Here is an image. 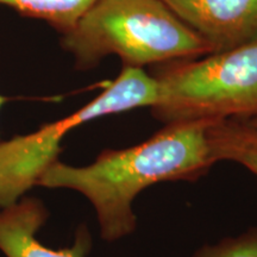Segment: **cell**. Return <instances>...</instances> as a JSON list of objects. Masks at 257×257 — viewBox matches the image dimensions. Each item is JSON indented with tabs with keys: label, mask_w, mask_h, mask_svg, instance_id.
<instances>
[{
	"label": "cell",
	"mask_w": 257,
	"mask_h": 257,
	"mask_svg": "<svg viewBox=\"0 0 257 257\" xmlns=\"http://www.w3.org/2000/svg\"><path fill=\"white\" fill-rule=\"evenodd\" d=\"M211 123L167 124L137 146L105 150L86 167L55 161L36 185L80 192L94 206L102 238L120 239L136 229L133 202L143 189L159 182L195 181L216 163L208 141Z\"/></svg>",
	"instance_id": "6da1fadb"
},
{
	"label": "cell",
	"mask_w": 257,
	"mask_h": 257,
	"mask_svg": "<svg viewBox=\"0 0 257 257\" xmlns=\"http://www.w3.org/2000/svg\"><path fill=\"white\" fill-rule=\"evenodd\" d=\"M62 46L80 68L117 55L125 67L187 61L211 48L162 0H96L69 31Z\"/></svg>",
	"instance_id": "7a4b0ae2"
},
{
	"label": "cell",
	"mask_w": 257,
	"mask_h": 257,
	"mask_svg": "<svg viewBox=\"0 0 257 257\" xmlns=\"http://www.w3.org/2000/svg\"><path fill=\"white\" fill-rule=\"evenodd\" d=\"M156 79L160 99L152 110L167 124L257 118V40L179 61Z\"/></svg>",
	"instance_id": "3957f363"
},
{
	"label": "cell",
	"mask_w": 257,
	"mask_h": 257,
	"mask_svg": "<svg viewBox=\"0 0 257 257\" xmlns=\"http://www.w3.org/2000/svg\"><path fill=\"white\" fill-rule=\"evenodd\" d=\"M212 53L257 40V0H162Z\"/></svg>",
	"instance_id": "277c9868"
},
{
	"label": "cell",
	"mask_w": 257,
	"mask_h": 257,
	"mask_svg": "<svg viewBox=\"0 0 257 257\" xmlns=\"http://www.w3.org/2000/svg\"><path fill=\"white\" fill-rule=\"evenodd\" d=\"M48 218L37 199H24L0 211V250L8 257H86L92 238L86 227H80L72 246L54 250L36 238V232Z\"/></svg>",
	"instance_id": "5b68a950"
},
{
	"label": "cell",
	"mask_w": 257,
	"mask_h": 257,
	"mask_svg": "<svg viewBox=\"0 0 257 257\" xmlns=\"http://www.w3.org/2000/svg\"><path fill=\"white\" fill-rule=\"evenodd\" d=\"M214 162L233 161L257 176V127L245 120H217L208 127Z\"/></svg>",
	"instance_id": "8992f818"
},
{
	"label": "cell",
	"mask_w": 257,
	"mask_h": 257,
	"mask_svg": "<svg viewBox=\"0 0 257 257\" xmlns=\"http://www.w3.org/2000/svg\"><path fill=\"white\" fill-rule=\"evenodd\" d=\"M96 0H0L24 17L40 19L60 32L69 31Z\"/></svg>",
	"instance_id": "52a82bcc"
},
{
	"label": "cell",
	"mask_w": 257,
	"mask_h": 257,
	"mask_svg": "<svg viewBox=\"0 0 257 257\" xmlns=\"http://www.w3.org/2000/svg\"><path fill=\"white\" fill-rule=\"evenodd\" d=\"M193 257H257V229L237 238H226L212 246H204Z\"/></svg>",
	"instance_id": "ba28073f"
},
{
	"label": "cell",
	"mask_w": 257,
	"mask_h": 257,
	"mask_svg": "<svg viewBox=\"0 0 257 257\" xmlns=\"http://www.w3.org/2000/svg\"><path fill=\"white\" fill-rule=\"evenodd\" d=\"M6 100H8V98H5V96H3V95H0V108L3 107V105L5 104L6 102Z\"/></svg>",
	"instance_id": "9c48e42d"
},
{
	"label": "cell",
	"mask_w": 257,
	"mask_h": 257,
	"mask_svg": "<svg viewBox=\"0 0 257 257\" xmlns=\"http://www.w3.org/2000/svg\"><path fill=\"white\" fill-rule=\"evenodd\" d=\"M245 121H248V123L252 125V126L257 127V118H256V119H250V120H245Z\"/></svg>",
	"instance_id": "30bf717a"
}]
</instances>
